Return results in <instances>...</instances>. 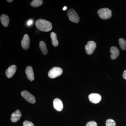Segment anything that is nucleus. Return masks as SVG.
Listing matches in <instances>:
<instances>
[{
    "mask_svg": "<svg viewBox=\"0 0 126 126\" xmlns=\"http://www.w3.org/2000/svg\"><path fill=\"white\" fill-rule=\"evenodd\" d=\"M21 96L27 102L32 104L35 103L36 102L35 97L30 93L27 91L24 90L21 93Z\"/></svg>",
    "mask_w": 126,
    "mask_h": 126,
    "instance_id": "5",
    "label": "nucleus"
},
{
    "mask_svg": "<svg viewBox=\"0 0 126 126\" xmlns=\"http://www.w3.org/2000/svg\"><path fill=\"white\" fill-rule=\"evenodd\" d=\"M86 126H97L96 122L94 121L88 122L86 124Z\"/></svg>",
    "mask_w": 126,
    "mask_h": 126,
    "instance_id": "21",
    "label": "nucleus"
},
{
    "mask_svg": "<svg viewBox=\"0 0 126 126\" xmlns=\"http://www.w3.org/2000/svg\"><path fill=\"white\" fill-rule=\"evenodd\" d=\"M88 98L89 101L94 104L99 103L102 99L101 95L96 93L91 94L89 95Z\"/></svg>",
    "mask_w": 126,
    "mask_h": 126,
    "instance_id": "7",
    "label": "nucleus"
},
{
    "mask_svg": "<svg viewBox=\"0 0 126 126\" xmlns=\"http://www.w3.org/2000/svg\"><path fill=\"white\" fill-rule=\"evenodd\" d=\"M7 1L9 2H11L13 1V0H7Z\"/></svg>",
    "mask_w": 126,
    "mask_h": 126,
    "instance_id": "24",
    "label": "nucleus"
},
{
    "mask_svg": "<svg viewBox=\"0 0 126 126\" xmlns=\"http://www.w3.org/2000/svg\"><path fill=\"white\" fill-rule=\"evenodd\" d=\"M39 47L43 54L46 55L48 53V51L45 43L44 41H41L39 43Z\"/></svg>",
    "mask_w": 126,
    "mask_h": 126,
    "instance_id": "16",
    "label": "nucleus"
},
{
    "mask_svg": "<svg viewBox=\"0 0 126 126\" xmlns=\"http://www.w3.org/2000/svg\"><path fill=\"white\" fill-rule=\"evenodd\" d=\"M23 126H34V124L31 122L26 121L23 123Z\"/></svg>",
    "mask_w": 126,
    "mask_h": 126,
    "instance_id": "20",
    "label": "nucleus"
},
{
    "mask_svg": "<svg viewBox=\"0 0 126 126\" xmlns=\"http://www.w3.org/2000/svg\"><path fill=\"white\" fill-rule=\"evenodd\" d=\"M53 106L54 108L58 111L63 110V105L62 101L59 98H56L53 101Z\"/></svg>",
    "mask_w": 126,
    "mask_h": 126,
    "instance_id": "13",
    "label": "nucleus"
},
{
    "mask_svg": "<svg viewBox=\"0 0 126 126\" xmlns=\"http://www.w3.org/2000/svg\"><path fill=\"white\" fill-rule=\"evenodd\" d=\"M21 46L23 49L27 50L29 48L30 44V38L29 36L27 34L24 35V37L21 42Z\"/></svg>",
    "mask_w": 126,
    "mask_h": 126,
    "instance_id": "8",
    "label": "nucleus"
},
{
    "mask_svg": "<svg viewBox=\"0 0 126 126\" xmlns=\"http://www.w3.org/2000/svg\"><path fill=\"white\" fill-rule=\"evenodd\" d=\"M119 44L120 48L123 50L126 49V41L123 38H120L119 39Z\"/></svg>",
    "mask_w": 126,
    "mask_h": 126,
    "instance_id": "18",
    "label": "nucleus"
},
{
    "mask_svg": "<svg viewBox=\"0 0 126 126\" xmlns=\"http://www.w3.org/2000/svg\"><path fill=\"white\" fill-rule=\"evenodd\" d=\"M106 126H116V123L112 119H107L106 122Z\"/></svg>",
    "mask_w": 126,
    "mask_h": 126,
    "instance_id": "19",
    "label": "nucleus"
},
{
    "mask_svg": "<svg viewBox=\"0 0 126 126\" xmlns=\"http://www.w3.org/2000/svg\"><path fill=\"white\" fill-rule=\"evenodd\" d=\"M21 116L20 111L19 110H16L12 114L11 118V121L12 122H16L20 119Z\"/></svg>",
    "mask_w": 126,
    "mask_h": 126,
    "instance_id": "12",
    "label": "nucleus"
},
{
    "mask_svg": "<svg viewBox=\"0 0 126 126\" xmlns=\"http://www.w3.org/2000/svg\"><path fill=\"white\" fill-rule=\"evenodd\" d=\"M25 73L28 79L31 81H33L34 79V76L33 68L31 66L27 67L26 69Z\"/></svg>",
    "mask_w": 126,
    "mask_h": 126,
    "instance_id": "10",
    "label": "nucleus"
},
{
    "mask_svg": "<svg viewBox=\"0 0 126 126\" xmlns=\"http://www.w3.org/2000/svg\"><path fill=\"white\" fill-rule=\"evenodd\" d=\"M0 21L2 25L5 27H7L9 25V16L3 14L0 16Z\"/></svg>",
    "mask_w": 126,
    "mask_h": 126,
    "instance_id": "14",
    "label": "nucleus"
},
{
    "mask_svg": "<svg viewBox=\"0 0 126 126\" xmlns=\"http://www.w3.org/2000/svg\"><path fill=\"white\" fill-rule=\"evenodd\" d=\"M50 38L52 39V45L54 47H57L59 45V42L57 38V35L54 32H52L50 34Z\"/></svg>",
    "mask_w": 126,
    "mask_h": 126,
    "instance_id": "15",
    "label": "nucleus"
},
{
    "mask_svg": "<svg viewBox=\"0 0 126 126\" xmlns=\"http://www.w3.org/2000/svg\"><path fill=\"white\" fill-rule=\"evenodd\" d=\"M67 9V7H65V6H64V7H63V10H66V9Z\"/></svg>",
    "mask_w": 126,
    "mask_h": 126,
    "instance_id": "25",
    "label": "nucleus"
},
{
    "mask_svg": "<svg viewBox=\"0 0 126 126\" xmlns=\"http://www.w3.org/2000/svg\"><path fill=\"white\" fill-rule=\"evenodd\" d=\"M16 65H13L10 66L6 70V75L8 78H11L14 76L16 71Z\"/></svg>",
    "mask_w": 126,
    "mask_h": 126,
    "instance_id": "9",
    "label": "nucleus"
},
{
    "mask_svg": "<svg viewBox=\"0 0 126 126\" xmlns=\"http://www.w3.org/2000/svg\"><path fill=\"white\" fill-rule=\"evenodd\" d=\"M96 45L94 41H88L87 45L85 46V47L87 53L89 55L92 54L96 48Z\"/></svg>",
    "mask_w": 126,
    "mask_h": 126,
    "instance_id": "6",
    "label": "nucleus"
},
{
    "mask_svg": "<svg viewBox=\"0 0 126 126\" xmlns=\"http://www.w3.org/2000/svg\"><path fill=\"white\" fill-rule=\"evenodd\" d=\"M63 73V70L61 68L55 67L52 68L48 73V76L51 79H54L60 76Z\"/></svg>",
    "mask_w": 126,
    "mask_h": 126,
    "instance_id": "3",
    "label": "nucleus"
},
{
    "mask_svg": "<svg viewBox=\"0 0 126 126\" xmlns=\"http://www.w3.org/2000/svg\"><path fill=\"white\" fill-rule=\"evenodd\" d=\"M67 16L70 21L73 23H78L79 22V17L77 12L74 9H69L68 11Z\"/></svg>",
    "mask_w": 126,
    "mask_h": 126,
    "instance_id": "4",
    "label": "nucleus"
},
{
    "mask_svg": "<svg viewBox=\"0 0 126 126\" xmlns=\"http://www.w3.org/2000/svg\"><path fill=\"white\" fill-rule=\"evenodd\" d=\"M35 26L38 29L44 32L50 31L52 29V23L43 19H39L36 21Z\"/></svg>",
    "mask_w": 126,
    "mask_h": 126,
    "instance_id": "1",
    "label": "nucleus"
},
{
    "mask_svg": "<svg viewBox=\"0 0 126 126\" xmlns=\"http://www.w3.org/2000/svg\"><path fill=\"white\" fill-rule=\"evenodd\" d=\"M123 78L125 79H126V69L124 70V72H123Z\"/></svg>",
    "mask_w": 126,
    "mask_h": 126,
    "instance_id": "23",
    "label": "nucleus"
},
{
    "mask_svg": "<svg viewBox=\"0 0 126 126\" xmlns=\"http://www.w3.org/2000/svg\"><path fill=\"white\" fill-rule=\"evenodd\" d=\"M112 11L108 8H102L97 12V14L101 19L104 20L108 19L112 16Z\"/></svg>",
    "mask_w": 126,
    "mask_h": 126,
    "instance_id": "2",
    "label": "nucleus"
},
{
    "mask_svg": "<svg viewBox=\"0 0 126 126\" xmlns=\"http://www.w3.org/2000/svg\"><path fill=\"white\" fill-rule=\"evenodd\" d=\"M111 58L112 60H115L117 58L119 55V51L117 47L112 46L111 47L110 49Z\"/></svg>",
    "mask_w": 126,
    "mask_h": 126,
    "instance_id": "11",
    "label": "nucleus"
},
{
    "mask_svg": "<svg viewBox=\"0 0 126 126\" xmlns=\"http://www.w3.org/2000/svg\"><path fill=\"white\" fill-rule=\"evenodd\" d=\"M33 23V20H30L28 21V22H27V25L28 26L31 25Z\"/></svg>",
    "mask_w": 126,
    "mask_h": 126,
    "instance_id": "22",
    "label": "nucleus"
},
{
    "mask_svg": "<svg viewBox=\"0 0 126 126\" xmlns=\"http://www.w3.org/2000/svg\"><path fill=\"white\" fill-rule=\"evenodd\" d=\"M43 0H33L31 3V5L34 7H38L43 5Z\"/></svg>",
    "mask_w": 126,
    "mask_h": 126,
    "instance_id": "17",
    "label": "nucleus"
}]
</instances>
